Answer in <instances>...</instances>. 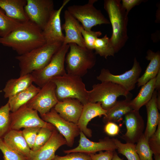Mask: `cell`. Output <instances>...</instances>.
Wrapping results in <instances>:
<instances>
[{
  "mask_svg": "<svg viewBox=\"0 0 160 160\" xmlns=\"http://www.w3.org/2000/svg\"><path fill=\"white\" fill-rule=\"evenodd\" d=\"M157 93L156 90L154 91L151 99L145 105L147 120L143 134L148 140L154 133L160 122V115L156 102Z\"/></svg>",
  "mask_w": 160,
  "mask_h": 160,
  "instance_id": "cell-23",
  "label": "cell"
},
{
  "mask_svg": "<svg viewBox=\"0 0 160 160\" xmlns=\"http://www.w3.org/2000/svg\"><path fill=\"white\" fill-rule=\"evenodd\" d=\"M97 1L89 0L84 5H73L67 7V10L81 23L83 28L86 31L91 30L93 26L97 25L110 23L100 10L94 6V3Z\"/></svg>",
  "mask_w": 160,
  "mask_h": 160,
  "instance_id": "cell-8",
  "label": "cell"
},
{
  "mask_svg": "<svg viewBox=\"0 0 160 160\" xmlns=\"http://www.w3.org/2000/svg\"><path fill=\"white\" fill-rule=\"evenodd\" d=\"M63 44L60 42L46 43L26 53L16 56L15 59L19 62L20 76L31 73L34 71L44 68Z\"/></svg>",
  "mask_w": 160,
  "mask_h": 160,
  "instance_id": "cell-3",
  "label": "cell"
},
{
  "mask_svg": "<svg viewBox=\"0 0 160 160\" xmlns=\"http://www.w3.org/2000/svg\"><path fill=\"white\" fill-rule=\"evenodd\" d=\"M69 49L68 44H63L54 55L49 63L43 68L31 73L33 82L42 88L52 78L66 73L64 66L65 57Z\"/></svg>",
  "mask_w": 160,
  "mask_h": 160,
  "instance_id": "cell-7",
  "label": "cell"
},
{
  "mask_svg": "<svg viewBox=\"0 0 160 160\" xmlns=\"http://www.w3.org/2000/svg\"><path fill=\"white\" fill-rule=\"evenodd\" d=\"M33 82V79L31 73L9 80L3 89L4 98H8L26 89Z\"/></svg>",
  "mask_w": 160,
  "mask_h": 160,
  "instance_id": "cell-24",
  "label": "cell"
},
{
  "mask_svg": "<svg viewBox=\"0 0 160 160\" xmlns=\"http://www.w3.org/2000/svg\"><path fill=\"white\" fill-rule=\"evenodd\" d=\"M56 85L50 81L43 86L33 98L25 104L28 107L39 112L40 116L49 112L58 101L55 93Z\"/></svg>",
  "mask_w": 160,
  "mask_h": 160,
  "instance_id": "cell-11",
  "label": "cell"
},
{
  "mask_svg": "<svg viewBox=\"0 0 160 160\" xmlns=\"http://www.w3.org/2000/svg\"><path fill=\"white\" fill-rule=\"evenodd\" d=\"M119 153L124 156L128 160H140L136 150V144L131 143H122L118 139L113 138Z\"/></svg>",
  "mask_w": 160,
  "mask_h": 160,
  "instance_id": "cell-30",
  "label": "cell"
},
{
  "mask_svg": "<svg viewBox=\"0 0 160 160\" xmlns=\"http://www.w3.org/2000/svg\"><path fill=\"white\" fill-rule=\"evenodd\" d=\"M107 112V111L102 108L100 102L88 103L83 105L82 111L77 124L80 131L82 132L86 137H91L92 131L87 127L89 122L96 117L105 116Z\"/></svg>",
  "mask_w": 160,
  "mask_h": 160,
  "instance_id": "cell-20",
  "label": "cell"
},
{
  "mask_svg": "<svg viewBox=\"0 0 160 160\" xmlns=\"http://www.w3.org/2000/svg\"><path fill=\"white\" fill-rule=\"evenodd\" d=\"M81 32L85 45L87 49L93 50L95 43L96 39L102 35L100 31H87L85 30L82 26L81 28Z\"/></svg>",
  "mask_w": 160,
  "mask_h": 160,
  "instance_id": "cell-35",
  "label": "cell"
},
{
  "mask_svg": "<svg viewBox=\"0 0 160 160\" xmlns=\"http://www.w3.org/2000/svg\"><path fill=\"white\" fill-rule=\"evenodd\" d=\"M2 139L9 147L27 159L31 149L22 134V130L10 129Z\"/></svg>",
  "mask_w": 160,
  "mask_h": 160,
  "instance_id": "cell-21",
  "label": "cell"
},
{
  "mask_svg": "<svg viewBox=\"0 0 160 160\" xmlns=\"http://www.w3.org/2000/svg\"><path fill=\"white\" fill-rule=\"evenodd\" d=\"M27 0H0V8L9 18L23 23L29 20L24 8Z\"/></svg>",
  "mask_w": 160,
  "mask_h": 160,
  "instance_id": "cell-22",
  "label": "cell"
},
{
  "mask_svg": "<svg viewBox=\"0 0 160 160\" xmlns=\"http://www.w3.org/2000/svg\"><path fill=\"white\" fill-rule=\"evenodd\" d=\"M156 102L158 110L160 109V90L158 91L157 93V95L156 98Z\"/></svg>",
  "mask_w": 160,
  "mask_h": 160,
  "instance_id": "cell-44",
  "label": "cell"
},
{
  "mask_svg": "<svg viewBox=\"0 0 160 160\" xmlns=\"http://www.w3.org/2000/svg\"><path fill=\"white\" fill-rule=\"evenodd\" d=\"M88 92V103L100 102L102 108L107 111L116 103L120 96L128 97L130 92L121 86L109 81L94 84Z\"/></svg>",
  "mask_w": 160,
  "mask_h": 160,
  "instance_id": "cell-6",
  "label": "cell"
},
{
  "mask_svg": "<svg viewBox=\"0 0 160 160\" xmlns=\"http://www.w3.org/2000/svg\"><path fill=\"white\" fill-rule=\"evenodd\" d=\"M130 98L126 97L124 100L118 101L111 108L107 111L106 115L104 116L103 121L114 123L121 121L123 117L128 113L133 110Z\"/></svg>",
  "mask_w": 160,
  "mask_h": 160,
  "instance_id": "cell-26",
  "label": "cell"
},
{
  "mask_svg": "<svg viewBox=\"0 0 160 160\" xmlns=\"http://www.w3.org/2000/svg\"><path fill=\"white\" fill-rule=\"evenodd\" d=\"M136 150L140 160H153V153L148 143V140L143 134L136 143Z\"/></svg>",
  "mask_w": 160,
  "mask_h": 160,
  "instance_id": "cell-32",
  "label": "cell"
},
{
  "mask_svg": "<svg viewBox=\"0 0 160 160\" xmlns=\"http://www.w3.org/2000/svg\"><path fill=\"white\" fill-rule=\"evenodd\" d=\"M10 118V129L19 130L23 128L33 127L55 128L40 118L37 111L27 107L25 104L16 111L11 112Z\"/></svg>",
  "mask_w": 160,
  "mask_h": 160,
  "instance_id": "cell-9",
  "label": "cell"
},
{
  "mask_svg": "<svg viewBox=\"0 0 160 160\" xmlns=\"http://www.w3.org/2000/svg\"><path fill=\"white\" fill-rule=\"evenodd\" d=\"M155 89L157 91L160 90V70L158 72L156 77L155 84Z\"/></svg>",
  "mask_w": 160,
  "mask_h": 160,
  "instance_id": "cell-43",
  "label": "cell"
},
{
  "mask_svg": "<svg viewBox=\"0 0 160 160\" xmlns=\"http://www.w3.org/2000/svg\"><path fill=\"white\" fill-rule=\"evenodd\" d=\"M119 0H105L104 8L111 24L112 33L110 38L115 53L124 46L128 37L127 34L128 14Z\"/></svg>",
  "mask_w": 160,
  "mask_h": 160,
  "instance_id": "cell-2",
  "label": "cell"
},
{
  "mask_svg": "<svg viewBox=\"0 0 160 160\" xmlns=\"http://www.w3.org/2000/svg\"><path fill=\"white\" fill-rule=\"evenodd\" d=\"M52 0H27L24 9L29 20L42 30L55 10Z\"/></svg>",
  "mask_w": 160,
  "mask_h": 160,
  "instance_id": "cell-12",
  "label": "cell"
},
{
  "mask_svg": "<svg viewBox=\"0 0 160 160\" xmlns=\"http://www.w3.org/2000/svg\"><path fill=\"white\" fill-rule=\"evenodd\" d=\"M41 116L44 121L51 124L56 128L65 138L68 146H73L75 138L79 135L80 132L77 124L62 118L54 108Z\"/></svg>",
  "mask_w": 160,
  "mask_h": 160,
  "instance_id": "cell-13",
  "label": "cell"
},
{
  "mask_svg": "<svg viewBox=\"0 0 160 160\" xmlns=\"http://www.w3.org/2000/svg\"><path fill=\"white\" fill-rule=\"evenodd\" d=\"M20 23L7 17L0 8V37H4L8 35Z\"/></svg>",
  "mask_w": 160,
  "mask_h": 160,
  "instance_id": "cell-31",
  "label": "cell"
},
{
  "mask_svg": "<svg viewBox=\"0 0 160 160\" xmlns=\"http://www.w3.org/2000/svg\"><path fill=\"white\" fill-rule=\"evenodd\" d=\"M46 43L41 29L30 20L21 23L8 35L0 37V44L11 48L18 55L26 53Z\"/></svg>",
  "mask_w": 160,
  "mask_h": 160,
  "instance_id": "cell-1",
  "label": "cell"
},
{
  "mask_svg": "<svg viewBox=\"0 0 160 160\" xmlns=\"http://www.w3.org/2000/svg\"><path fill=\"white\" fill-rule=\"evenodd\" d=\"M141 71L140 63L135 58L131 69L124 73L119 75H113L109 70L103 68L97 77V79L101 82L109 81L117 84L129 92L135 88Z\"/></svg>",
  "mask_w": 160,
  "mask_h": 160,
  "instance_id": "cell-10",
  "label": "cell"
},
{
  "mask_svg": "<svg viewBox=\"0 0 160 160\" xmlns=\"http://www.w3.org/2000/svg\"><path fill=\"white\" fill-rule=\"evenodd\" d=\"M50 81L55 84L56 95L58 101L73 98L78 100L83 105L88 103V91L81 77L66 73L52 78Z\"/></svg>",
  "mask_w": 160,
  "mask_h": 160,
  "instance_id": "cell-4",
  "label": "cell"
},
{
  "mask_svg": "<svg viewBox=\"0 0 160 160\" xmlns=\"http://www.w3.org/2000/svg\"><path fill=\"white\" fill-rule=\"evenodd\" d=\"M154 155L155 160H160V154L155 155Z\"/></svg>",
  "mask_w": 160,
  "mask_h": 160,
  "instance_id": "cell-46",
  "label": "cell"
},
{
  "mask_svg": "<svg viewBox=\"0 0 160 160\" xmlns=\"http://www.w3.org/2000/svg\"><path fill=\"white\" fill-rule=\"evenodd\" d=\"M10 111L8 103L0 108V138L10 129Z\"/></svg>",
  "mask_w": 160,
  "mask_h": 160,
  "instance_id": "cell-33",
  "label": "cell"
},
{
  "mask_svg": "<svg viewBox=\"0 0 160 160\" xmlns=\"http://www.w3.org/2000/svg\"><path fill=\"white\" fill-rule=\"evenodd\" d=\"M52 160H57L56 159H52Z\"/></svg>",
  "mask_w": 160,
  "mask_h": 160,
  "instance_id": "cell-47",
  "label": "cell"
},
{
  "mask_svg": "<svg viewBox=\"0 0 160 160\" xmlns=\"http://www.w3.org/2000/svg\"><path fill=\"white\" fill-rule=\"evenodd\" d=\"M124 117L127 131L122 137L126 143L135 144L143 134L144 120L139 111L133 110L127 113Z\"/></svg>",
  "mask_w": 160,
  "mask_h": 160,
  "instance_id": "cell-17",
  "label": "cell"
},
{
  "mask_svg": "<svg viewBox=\"0 0 160 160\" xmlns=\"http://www.w3.org/2000/svg\"><path fill=\"white\" fill-rule=\"evenodd\" d=\"M148 143L154 155L160 154V122L154 133L149 138Z\"/></svg>",
  "mask_w": 160,
  "mask_h": 160,
  "instance_id": "cell-37",
  "label": "cell"
},
{
  "mask_svg": "<svg viewBox=\"0 0 160 160\" xmlns=\"http://www.w3.org/2000/svg\"><path fill=\"white\" fill-rule=\"evenodd\" d=\"M79 135L80 138L78 145L74 148L64 150V153L67 154L79 152L89 154L103 151H115L117 149L113 139L106 138L99 142H95L89 140L81 131L80 132Z\"/></svg>",
  "mask_w": 160,
  "mask_h": 160,
  "instance_id": "cell-16",
  "label": "cell"
},
{
  "mask_svg": "<svg viewBox=\"0 0 160 160\" xmlns=\"http://www.w3.org/2000/svg\"><path fill=\"white\" fill-rule=\"evenodd\" d=\"M83 106V104L78 100L67 98L58 101L54 108L64 119L77 124Z\"/></svg>",
  "mask_w": 160,
  "mask_h": 160,
  "instance_id": "cell-19",
  "label": "cell"
},
{
  "mask_svg": "<svg viewBox=\"0 0 160 160\" xmlns=\"http://www.w3.org/2000/svg\"><path fill=\"white\" fill-rule=\"evenodd\" d=\"M55 159L57 160H92L89 154L79 152H73L65 156L56 155Z\"/></svg>",
  "mask_w": 160,
  "mask_h": 160,
  "instance_id": "cell-39",
  "label": "cell"
},
{
  "mask_svg": "<svg viewBox=\"0 0 160 160\" xmlns=\"http://www.w3.org/2000/svg\"><path fill=\"white\" fill-rule=\"evenodd\" d=\"M0 150L3 155L4 160H27V159L9 147L0 138Z\"/></svg>",
  "mask_w": 160,
  "mask_h": 160,
  "instance_id": "cell-36",
  "label": "cell"
},
{
  "mask_svg": "<svg viewBox=\"0 0 160 160\" xmlns=\"http://www.w3.org/2000/svg\"><path fill=\"white\" fill-rule=\"evenodd\" d=\"M64 17L65 22L61 26L62 30L65 33L63 44L75 43L86 47L81 32V25L67 9L64 11Z\"/></svg>",
  "mask_w": 160,
  "mask_h": 160,
  "instance_id": "cell-18",
  "label": "cell"
},
{
  "mask_svg": "<svg viewBox=\"0 0 160 160\" xmlns=\"http://www.w3.org/2000/svg\"><path fill=\"white\" fill-rule=\"evenodd\" d=\"M146 58L150 62L144 74L138 80V87L143 86L155 77L160 70V54L159 52H154L149 50L147 52Z\"/></svg>",
  "mask_w": 160,
  "mask_h": 160,
  "instance_id": "cell-25",
  "label": "cell"
},
{
  "mask_svg": "<svg viewBox=\"0 0 160 160\" xmlns=\"http://www.w3.org/2000/svg\"><path fill=\"white\" fill-rule=\"evenodd\" d=\"M55 128H41L37 135L34 144L31 150L35 151L43 146L50 138Z\"/></svg>",
  "mask_w": 160,
  "mask_h": 160,
  "instance_id": "cell-34",
  "label": "cell"
},
{
  "mask_svg": "<svg viewBox=\"0 0 160 160\" xmlns=\"http://www.w3.org/2000/svg\"><path fill=\"white\" fill-rule=\"evenodd\" d=\"M69 51L65 57L66 70L68 73L81 77L89 69L95 65L96 57L93 51L80 47L75 43H70Z\"/></svg>",
  "mask_w": 160,
  "mask_h": 160,
  "instance_id": "cell-5",
  "label": "cell"
},
{
  "mask_svg": "<svg viewBox=\"0 0 160 160\" xmlns=\"http://www.w3.org/2000/svg\"><path fill=\"white\" fill-rule=\"evenodd\" d=\"M106 150L105 152L99 151L98 153L89 154L92 160H112L114 151Z\"/></svg>",
  "mask_w": 160,
  "mask_h": 160,
  "instance_id": "cell-40",
  "label": "cell"
},
{
  "mask_svg": "<svg viewBox=\"0 0 160 160\" xmlns=\"http://www.w3.org/2000/svg\"><path fill=\"white\" fill-rule=\"evenodd\" d=\"M142 1L140 0H122L121 4L128 15L129 12L133 7L140 4Z\"/></svg>",
  "mask_w": 160,
  "mask_h": 160,
  "instance_id": "cell-42",
  "label": "cell"
},
{
  "mask_svg": "<svg viewBox=\"0 0 160 160\" xmlns=\"http://www.w3.org/2000/svg\"><path fill=\"white\" fill-rule=\"evenodd\" d=\"M104 130L108 135L114 136L119 134L120 129L118 125L115 123L108 122L106 123Z\"/></svg>",
  "mask_w": 160,
  "mask_h": 160,
  "instance_id": "cell-41",
  "label": "cell"
},
{
  "mask_svg": "<svg viewBox=\"0 0 160 160\" xmlns=\"http://www.w3.org/2000/svg\"><path fill=\"white\" fill-rule=\"evenodd\" d=\"M41 88L32 84L26 89L8 98L10 111L13 112L26 103L39 92Z\"/></svg>",
  "mask_w": 160,
  "mask_h": 160,
  "instance_id": "cell-27",
  "label": "cell"
},
{
  "mask_svg": "<svg viewBox=\"0 0 160 160\" xmlns=\"http://www.w3.org/2000/svg\"><path fill=\"white\" fill-rule=\"evenodd\" d=\"M112 160H123L118 155L116 152L115 151Z\"/></svg>",
  "mask_w": 160,
  "mask_h": 160,
  "instance_id": "cell-45",
  "label": "cell"
},
{
  "mask_svg": "<svg viewBox=\"0 0 160 160\" xmlns=\"http://www.w3.org/2000/svg\"><path fill=\"white\" fill-rule=\"evenodd\" d=\"M94 50L95 54L107 59L108 57L113 56L115 52L110 38L107 34L102 38H97L95 43Z\"/></svg>",
  "mask_w": 160,
  "mask_h": 160,
  "instance_id": "cell-29",
  "label": "cell"
},
{
  "mask_svg": "<svg viewBox=\"0 0 160 160\" xmlns=\"http://www.w3.org/2000/svg\"><path fill=\"white\" fill-rule=\"evenodd\" d=\"M66 145V140L55 128L48 141L37 150H31L28 160H52L55 159L56 151Z\"/></svg>",
  "mask_w": 160,
  "mask_h": 160,
  "instance_id": "cell-15",
  "label": "cell"
},
{
  "mask_svg": "<svg viewBox=\"0 0 160 160\" xmlns=\"http://www.w3.org/2000/svg\"><path fill=\"white\" fill-rule=\"evenodd\" d=\"M156 77L151 79L142 87L137 96L131 100L133 110L139 111L140 108L148 103L151 99L155 90Z\"/></svg>",
  "mask_w": 160,
  "mask_h": 160,
  "instance_id": "cell-28",
  "label": "cell"
},
{
  "mask_svg": "<svg viewBox=\"0 0 160 160\" xmlns=\"http://www.w3.org/2000/svg\"><path fill=\"white\" fill-rule=\"evenodd\" d=\"M70 1L64 0L59 9L53 11L42 30L46 43H63L65 35L62 31L60 15L62 10Z\"/></svg>",
  "mask_w": 160,
  "mask_h": 160,
  "instance_id": "cell-14",
  "label": "cell"
},
{
  "mask_svg": "<svg viewBox=\"0 0 160 160\" xmlns=\"http://www.w3.org/2000/svg\"><path fill=\"white\" fill-rule=\"evenodd\" d=\"M40 128L37 127H30L25 128L22 130V134L31 149L34 144L37 135Z\"/></svg>",
  "mask_w": 160,
  "mask_h": 160,
  "instance_id": "cell-38",
  "label": "cell"
}]
</instances>
